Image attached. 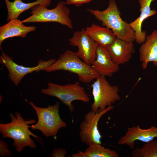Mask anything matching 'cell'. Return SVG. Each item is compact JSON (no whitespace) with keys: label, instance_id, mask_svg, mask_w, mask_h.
Masks as SVG:
<instances>
[{"label":"cell","instance_id":"1","mask_svg":"<svg viewBox=\"0 0 157 157\" xmlns=\"http://www.w3.org/2000/svg\"><path fill=\"white\" fill-rule=\"evenodd\" d=\"M9 115L11 119V122L6 124L1 123L0 133L2 138H10L14 140L12 145L17 151L20 152L27 147L33 149L36 147L34 141L31 139V136L43 144L41 138L33 133L29 129V124L36 123L35 119H24L18 112H15V114L11 113Z\"/></svg>","mask_w":157,"mask_h":157},{"label":"cell","instance_id":"2","mask_svg":"<svg viewBox=\"0 0 157 157\" xmlns=\"http://www.w3.org/2000/svg\"><path fill=\"white\" fill-rule=\"evenodd\" d=\"M87 11L101 22L102 25L110 29L117 38L128 42L135 41V31L129 23L124 21L115 0H110L105 10L88 9Z\"/></svg>","mask_w":157,"mask_h":157},{"label":"cell","instance_id":"3","mask_svg":"<svg viewBox=\"0 0 157 157\" xmlns=\"http://www.w3.org/2000/svg\"><path fill=\"white\" fill-rule=\"evenodd\" d=\"M60 70L76 74L79 81L85 83H90L100 76L91 65L86 64L75 52L70 50H67L60 55L54 63L44 71L50 72Z\"/></svg>","mask_w":157,"mask_h":157},{"label":"cell","instance_id":"4","mask_svg":"<svg viewBox=\"0 0 157 157\" xmlns=\"http://www.w3.org/2000/svg\"><path fill=\"white\" fill-rule=\"evenodd\" d=\"M25 100L34 109L38 118L36 124L29 126L31 129L39 130L44 135L48 137L56 136L60 129L67 126L66 123L62 119L59 115V101H56L53 105L40 108L36 106L32 102Z\"/></svg>","mask_w":157,"mask_h":157},{"label":"cell","instance_id":"5","mask_svg":"<svg viewBox=\"0 0 157 157\" xmlns=\"http://www.w3.org/2000/svg\"><path fill=\"white\" fill-rule=\"evenodd\" d=\"M63 1L58 2L52 9L38 5L31 8V15L22 21V23L55 22L65 26L70 29L73 26L70 18V11Z\"/></svg>","mask_w":157,"mask_h":157},{"label":"cell","instance_id":"6","mask_svg":"<svg viewBox=\"0 0 157 157\" xmlns=\"http://www.w3.org/2000/svg\"><path fill=\"white\" fill-rule=\"evenodd\" d=\"M41 92L46 94L56 97L67 106L72 113L74 110L72 102L76 100L88 103L90 98L83 87L81 86L79 82L60 85L49 82L46 88L42 89Z\"/></svg>","mask_w":157,"mask_h":157},{"label":"cell","instance_id":"7","mask_svg":"<svg viewBox=\"0 0 157 157\" xmlns=\"http://www.w3.org/2000/svg\"><path fill=\"white\" fill-rule=\"evenodd\" d=\"M95 79L91 85L94 101L91 109L97 112L119 101L120 97L118 87L111 85L106 77L100 76Z\"/></svg>","mask_w":157,"mask_h":157},{"label":"cell","instance_id":"8","mask_svg":"<svg viewBox=\"0 0 157 157\" xmlns=\"http://www.w3.org/2000/svg\"><path fill=\"white\" fill-rule=\"evenodd\" d=\"M114 108L112 106H109L97 112L91 110L85 115L80 125L79 135L82 142L88 145L92 143L102 144V136L98 128V122L102 116Z\"/></svg>","mask_w":157,"mask_h":157},{"label":"cell","instance_id":"9","mask_svg":"<svg viewBox=\"0 0 157 157\" xmlns=\"http://www.w3.org/2000/svg\"><path fill=\"white\" fill-rule=\"evenodd\" d=\"M0 57V63L4 65L8 71L9 78L16 86H18L23 77L26 75L35 72L44 71L56 61L54 59L47 61L40 59L38 61V65L34 67H25L19 65L14 62L8 55L2 51Z\"/></svg>","mask_w":157,"mask_h":157},{"label":"cell","instance_id":"10","mask_svg":"<svg viewBox=\"0 0 157 157\" xmlns=\"http://www.w3.org/2000/svg\"><path fill=\"white\" fill-rule=\"evenodd\" d=\"M68 40L71 45L78 47L76 55L86 64L91 65L95 59L99 44L87 34L85 29L75 31Z\"/></svg>","mask_w":157,"mask_h":157},{"label":"cell","instance_id":"11","mask_svg":"<svg viewBox=\"0 0 157 157\" xmlns=\"http://www.w3.org/2000/svg\"><path fill=\"white\" fill-rule=\"evenodd\" d=\"M155 138H157V127L152 126L149 128L143 129L138 125L128 127L127 131L124 136L120 137L117 143L127 145L133 149L136 140L146 143L153 140Z\"/></svg>","mask_w":157,"mask_h":157},{"label":"cell","instance_id":"12","mask_svg":"<svg viewBox=\"0 0 157 157\" xmlns=\"http://www.w3.org/2000/svg\"><path fill=\"white\" fill-rule=\"evenodd\" d=\"M105 47L113 61L118 65L128 63L135 53L133 42L117 38L112 43Z\"/></svg>","mask_w":157,"mask_h":157},{"label":"cell","instance_id":"13","mask_svg":"<svg viewBox=\"0 0 157 157\" xmlns=\"http://www.w3.org/2000/svg\"><path fill=\"white\" fill-rule=\"evenodd\" d=\"M91 66L100 76L106 77H112L119 69V65L113 61L106 47L99 45L97 49L95 59Z\"/></svg>","mask_w":157,"mask_h":157},{"label":"cell","instance_id":"14","mask_svg":"<svg viewBox=\"0 0 157 157\" xmlns=\"http://www.w3.org/2000/svg\"><path fill=\"white\" fill-rule=\"evenodd\" d=\"M139 52V61L143 69H146L150 62L157 67V29L147 36L140 47Z\"/></svg>","mask_w":157,"mask_h":157},{"label":"cell","instance_id":"15","mask_svg":"<svg viewBox=\"0 0 157 157\" xmlns=\"http://www.w3.org/2000/svg\"><path fill=\"white\" fill-rule=\"evenodd\" d=\"M154 0H138L140 13L139 16L134 21L129 23L134 30L136 42L141 44L145 41L147 36L146 31L142 30V25L144 21L151 16L156 14L157 12L154 9L151 10L150 5Z\"/></svg>","mask_w":157,"mask_h":157},{"label":"cell","instance_id":"16","mask_svg":"<svg viewBox=\"0 0 157 157\" xmlns=\"http://www.w3.org/2000/svg\"><path fill=\"white\" fill-rule=\"evenodd\" d=\"M36 27L24 25L22 21L18 19H11L6 24L0 27V48L6 39L15 37L25 38L29 32L35 31Z\"/></svg>","mask_w":157,"mask_h":157},{"label":"cell","instance_id":"17","mask_svg":"<svg viewBox=\"0 0 157 157\" xmlns=\"http://www.w3.org/2000/svg\"><path fill=\"white\" fill-rule=\"evenodd\" d=\"M4 1L8 11L7 20L9 21L18 19L22 13L36 5H40L47 7L50 5L52 0H37L28 3H24L22 0H14L12 2L9 0Z\"/></svg>","mask_w":157,"mask_h":157},{"label":"cell","instance_id":"18","mask_svg":"<svg viewBox=\"0 0 157 157\" xmlns=\"http://www.w3.org/2000/svg\"><path fill=\"white\" fill-rule=\"evenodd\" d=\"M85 31L99 45L105 47L112 43L117 38L110 28L95 24L86 27Z\"/></svg>","mask_w":157,"mask_h":157},{"label":"cell","instance_id":"19","mask_svg":"<svg viewBox=\"0 0 157 157\" xmlns=\"http://www.w3.org/2000/svg\"><path fill=\"white\" fill-rule=\"evenodd\" d=\"M83 152L79 151L72 154L73 157H118L117 153L115 150L105 148L101 144L92 143Z\"/></svg>","mask_w":157,"mask_h":157},{"label":"cell","instance_id":"20","mask_svg":"<svg viewBox=\"0 0 157 157\" xmlns=\"http://www.w3.org/2000/svg\"><path fill=\"white\" fill-rule=\"evenodd\" d=\"M131 155L132 157H157V141H151L141 148L134 149Z\"/></svg>","mask_w":157,"mask_h":157},{"label":"cell","instance_id":"21","mask_svg":"<svg viewBox=\"0 0 157 157\" xmlns=\"http://www.w3.org/2000/svg\"><path fill=\"white\" fill-rule=\"evenodd\" d=\"M9 146L4 141L0 140V156L2 157H10L12 153L8 149Z\"/></svg>","mask_w":157,"mask_h":157},{"label":"cell","instance_id":"22","mask_svg":"<svg viewBox=\"0 0 157 157\" xmlns=\"http://www.w3.org/2000/svg\"><path fill=\"white\" fill-rule=\"evenodd\" d=\"M93 0H66L65 2L66 5H73L78 7L83 4L88 3Z\"/></svg>","mask_w":157,"mask_h":157},{"label":"cell","instance_id":"23","mask_svg":"<svg viewBox=\"0 0 157 157\" xmlns=\"http://www.w3.org/2000/svg\"><path fill=\"white\" fill-rule=\"evenodd\" d=\"M67 154V151L65 149H55L53 150L51 156L52 157H65Z\"/></svg>","mask_w":157,"mask_h":157}]
</instances>
